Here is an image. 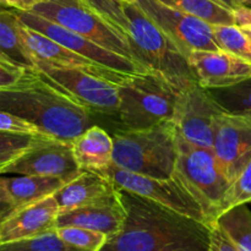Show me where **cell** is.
Instances as JSON below:
<instances>
[{
  "label": "cell",
  "mask_w": 251,
  "mask_h": 251,
  "mask_svg": "<svg viewBox=\"0 0 251 251\" xmlns=\"http://www.w3.org/2000/svg\"><path fill=\"white\" fill-rule=\"evenodd\" d=\"M119 193L124 225L100 251H208L212 227L124 189Z\"/></svg>",
  "instance_id": "obj_1"
},
{
  "label": "cell",
  "mask_w": 251,
  "mask_h": 251,
  "mask_svg": "<svg viewBox=\"0 0 251 251\" xmlns=\"http://www.w3.org/2000/svg\"><path fill=\"white\" fill-rule=\"evenodd\" d=\"M0 110L25 118L63 141L73 142L93 125L90 110L42 77L38 69L27 71L14 87L0 91Z\"/></svg>",
  "instance_id": "obj_2"
},
{
  "label": "cell",
  "mask_w": 251,
  "mask_h": 251,
  "mask_svg": "<svg viewBox=\"0 0 251 251\" xmlns=\"http://www.w3.org/2000/svg\"><path fill=\"white\" fill-rule=\"evenodd\" d=\"M113 163L152 178H173L178 157V131L173 120L147 129H124L113 134Z\"/></svg>",
  "instance_id": "obj_3"
},
{
  "label": "cell",
  "mask_w": 251,
  "mask_h": 251,
  "mask_svg": "<svg viewBox=\"0 0 251 251\" xmlns=\"http://www.w3.org/2000/svg\"><path fill=\"white\" fill-rule=\"evenodd\" d=\"M124 10L129 19V42L137 64L161 76L179 92L198 82L189 59L139 5L124 4Z\"/></svg>",
  "instance_id": "obj_4"
},
{
  "label": "cell",
  "mask_w": 251,
  "mask_h": 251,
  "mask_svg": "<svg viewBox=\"0 0 251 251\" xmlns=\"http://www.w3.org/2000/svg\"><path fill=\"white\" fill-rule=\"evenodd\" d=\"M179 91L151 71L129 74L119 83L117 115L126 129H147L173 120Z\"/></svg>",
  "instance_id": "obj_5"
},
{
  "label": "cell",
  "mask_w": 251,
  "mask_h": 251,
  "mask_svg": "<svg viewBox=\"0 0 251 251\" xmlns=\"http://www.w3.org/2000/svg\"><path fill=\"white\" fill-rule=\"evenodd\" d=\"M173 178L199 202L211 227L218 220V210L229 180L218 166L212 149L186 141L178 134V157Z\"/></svg>",
  "instance_id": "obj_6"
},
{
  "label": "cell",
  "mask_w": 251,
  "mask_h": 251,
  "mask_svg": "<svg viewBox=\"0 0 251 251\" xmlns=\"http://www.w3.org/2000/svg\"><path fill=\"white\" fill-rule=\"evenodd\" d=\"M31 12L137 63L129 39L100 16L86 0H46L34 6Z\"/></svg>",
  "instance_id": "obj_7"
},
{
  "label": "cell",
  "mask_w": 251,
  "mask_h": 251,
  "mask_svg": "<svg viewBox=\"0 0 251 251\" xmlns=\"http://www.w3.org/2000/svg\"><path fill=\"white\" fill-rule=\"evenodd\" d=\"M37 69L42 77L87 108L91 113H118L119 85L114 81L80 68L39 65Z\"/></svg>",
  "instance_id": "obj_8"
},
{
  "label": "cell",
  "mask_w": 251,
  "mask_h": 251,
  "mask_svg": "<svg viewBox=\"0 0 251 251\" xmlns=\"http://www.w3.org/2000/svg\"><path fill=\"white\" fill-rule=\"evenodd\" d=\"M225 110L207 88L198 82L179 92L173 123L183 139L195 146L212 149L217 117Z\"/></svg>",
  "instance_id": "obj_9"
},
{
  "label": "cell",
  "mask_w": 251,
  "mask_h": 251,
  "mask_svg": "<svg viewBox=\"0 0 251 251\" xmlns=\"http://www.w3.org/2000/svg\"><path fill=\"white\" fill-rule=\"evenodd\" d=\"M100 172L107 174L114 181L117 188L144 196L176 212L208 225L207 218L198 201L174 178L159 179L141 176L119 168L114 163Z\"/></svg>",
  "instance_id": "obj_10"
},
{
  "label": "cell",
  "mask_w": 251,
  "mask_h": 251,
  "mask_svg": "<svg viewBox=\"0 0 251 251\" xmlns=\"http://www.w3.org/2000/svg\"><path fill=\"white\" fill-rule=\"evenodd\" d=\"M137 5L186 58L194 50L221 49L213 34V26L205 20L168 6L159 0H139Z\"/></svg>",
  "instance_id": "obj_11"
},
{
  "label": "cell",
  "mask_w": 251,
  "mask_h": 251,
  "mask_svg": "<svg viewBox=\"0 0 251 251\" xmlns=\"http://www.w3.org/2000/svg\"><path fill=\"white\" fill-rule=\"evenodd\" d=\"M15 12L26 26L46 34L49 38L60 43L61 46L90 59L98 65L123 74H136L146 71L131 59L114 53L109 49H105L104 47L65 28L61 25L47 20L41 15H37L31 11H19V10H15Z\"/></svg>",
  "instance_id": "obj_12"
},
{
  "label": "cell",
  "mask_w": 251,
  "mask_h": 251,
  "mask_svg": "<svg viewBox=\"0 0 251 251\" xmlns=\"http://www.w3.org/2000/svg\"><path fill=\"white\" fill-rule=\"evenodd\" d=\"M1 174L42 176L73 180L81 173L74 154L73 142L44 137L16 161L0 169Z\"/></svg>",
  "instance_id": "obj_13"
},
{
  "label": "cell",
  "mask_w": 251,
  "mask_h": 251,
  "mask_svg": "<svg viewBox=\"0 0 251 251\" xmlns=\"http://www.w3.org/2000/svg\"><path fill=\"white\" fill-rule=\"evenodd\" d=\"M212 150L221 171L230 183L251 158V118L221 113Z\"/></svg>",
  "instance_id": "obj_14"
},
{
  "label": "cell",
  "mask_w": 251,
  "mask_h": 251,
  "mask_svg": "<svg viewBox=\"0 0 251 251\" xmlns=\"http://www.w3.org/2000/svg\"><path fill=\"white\" fill-rule=\"evenodd\" d=\"M188 59L198 83L207 90L232 87L251 78V63L223 49L194 50Z\"/></svg>",
  "instance_id": "obj_15"
},
{
  "label": "cell",
  "mask_w": 251,
  "mask_h": 251,
  "mask_svg": "<svg viewBox=\"0 0 251 251\" xmlns=\"http://www.w3.org/2000/svg\"><path fill=\"white\" fill-rule=\"evenodd\" d=\"M20 31L28 47L29 51L33 55L36 66L46 65L51 68H80L92 71L100 76L109 78L119 85L129 74H123L112 69L104 68L93 63L90 59L70 50L66 47L61 46L54 39L49 38L46 34L26 26L20 20Z\"/></svg>",
  "instance_id": "obj_16"
},
{
  "label": "cell",
  "mask_w": 251,
  "mask_h": 251,
  "mask_svg": "<svg viewBox=\"0 0 251 251\" xmlns=\"http://www.w3.org/2000/svg\"><path fill=\"white\" fill-rule=\"evenodd\" d=\"M60 207L49 196L16 211L0 222V244L28 239L56 229Z\"/></svg>",
  "instance_id": "obj_17"
},
{
  "label": "cell",
  "mask_w": 251,
  "mask_h": 251,
  "mask_svg": "<svg viewBox=\"0 0 251 251\" xmlns=\"http://www.w3.org/2000/svg\"><path fill=\"white\" fill-rule=\"evenodd\" d=\"M68 181L56 176H20L0 179V222L16 211L53 196Z\"/></svg>",
  "instance_id": "obj_18"
},
{
  "label": "cell",
  "mask_w": 251,
  "mask_h": 251,
  "mask_svg": "<svg viewBox=\"0 0 251 251\" xmlns=\"http://www.w3.org/2000/svg\"><path fill=\"white\" fill-rule=\"evenodd\" d=\"M125 216L126 211L118 189L114 194L103 200L60 213L56 228L76 226L102 232L110 238L120 232L124 225Z\"/></svg>",
  "instance_id": "obj_19"
},
{
  "label": "cell",
  "mask_w": 251,
  "mask_h": 251,
  "mask_svg": "<svg viewBox=\"0 0 251 251\" xmlns=\"http://www.w3.org/2000/svg\"><path fill=\"white\" fill-rule=\"evenodd\" d=\"M118 190L114 181L100 171H81L55 194L60 213L76 210L108 198Z\"/></svg>",
  "instance_id": "obj_20"
},
{
  "label": "cell",
  "mask_w": 251,
  "mask_h": 251,
  "mask_svg": "<svg viewBox=\"0 0 251 251\" xmlns=\"http://www.w3.org/2000/svg\"><path fill=\"white\" fill-rule=\"evenodd\" d=\"M73 149L81 171H103L113 164V136L98 125H92L76 137Z\"/></svg>",
  "instance_id": "obj_21"
},
{
  "label": "cell",
  "mask_w": 251,
  "mask_h": 251,
  "mask_svg": "<svg viewBox=\"0 0 251 251\" xmlns=\"http://www.w3.org/2000/svg\"><path fill=\"white\" fill-rule=\"evenodd\" d=\"M0 54L28 69H37L21 31L15 10L2 7L0 12Z\"/></svg>",
  "instance_id": "obj_22"
},
{
  "label": "cell",
  "mask_w": 251,
  "mask_h": 251,
  "mask_svg": "<svg viewBox=\"0 0 251 251\" xmlns=\"http://www.w3.org/2000/svg\"><path fill=\"white\" fill-rule=\"evenodd\" d=\"M239 251H251V212L247 205L230 208L216 222Z\"/></svg>",
  "instance_id": "obj_23"
},
{
  "label": "cell",
  "mask_w": 251,
  "mask_h": 251,
  "mask_svg": "<svg viewBox=\"0 0 251 251\" xmlns=\"http://www.w3.org/2000/svg\"><path fill=\"white\" fill-rule=\"evenodd\" d=\"M163 4L188 14L195 15L206 22L215 25H235L232 10L215 0H159Z\"/></svg>",
  "instance_id": "obj_24"
},
{
  "label": "cell",
  "mask_w": 251,
  "mask_h": 251,
  "mask_svg": "<svg viewBox=\"0 0 251 251\" xmlns=\"http://www.w3.org/2000/svg\"><path fill=\"white\" fill-rule=\"evenodd\" d=\"M208 91L225 112L251 118V78L232 87Z\"/></svg>",
  "instance_id": "obj_25"
},
{
  "label": "cell",
  "mask_w": 251,
  "mask_h": 251,
  "mask_svg": "<svg viewBox=\"0 0 251 251\" xmlns=\"http://www.w3.org/2000/svg\"><path fill=\"white\" fill-rule=\"evenodd\" d=\"M213 34L218 47L251 63V36L237 25H215Z\"/></svg>",
  "instance_id": "obj_26"
},
{
  "label": "cell",
  "mask_w": 251,
  "mask_h": 251,
  "mask_svg": "<svg viewBox=\"0 0 251 251\" xmlns=\"http://www.w3.org/2000/svg\"><path fill=\"white\" fill-rule=\"evenodd\" d=\"M251 202V158L230 181L221 201L218 217L230 208Z\"/></svg>",
  "instance_id": "obj_27"
},
{
  "label": "cell",
  "mask_w": 251,
  "mask_h": 251,
  "mask_svg": "<svg viewBox=\"0 0 251 251\" xmlns=\"http://www.w3.org/2000/svg\"><path fill=\"white\" fill-rule=\"evenodd\" d=\"M0 251H86L73 247L59 237L58 232L51 230L47 234L28 239L0 244Z\"/></svg>",
  "instance_id": "obj_28"
},
{
  "label": "cell",
  "mask_w": 251,
  "mask_h": 251,
  "mask_svg": "<svg viewBox=\"0 0 251 251\" xmlns=\"http://www.w3.org/2000/svg\"><path fill=\"white\" fill-rule=\"evenodd\" d=\"M56 232L64 242L86 251H100L108 240V235L104 233L76 226L59 227Z\"/></svg>",
  "instance_id": "obj_29"
},
{
  "label": "cell",
  "mask_w": 251,
  "mask_h": 251,
  "mask_svg": "<svg viewBox=\"0 0 251 251\" xmlns=\"http://www.w3.org/2000/svg\"><path fill=\"white\" fill-rule=\"evenodd\" d=\"M51 136H33L11 132H0V169L16 161L25 152L33 147L39 140Z\"/></svg>",
  "instance_id": "obj_30"
},
{
  "label": "cell",
  "mask_w": 251,
  "mask_h": 251,
  "mask_svg": "<svg viewBox=\"0 0 251 251\" xmlns=\"http://www.w3.org/2000/svg\"><path fill=\"white\" fill-rule=\"evenodd\" d=\"M98 14L129 39V19L122 0H86Z\"/></svg>",
  "instance_id": "obj_31"
},
{
  "label": "cell",
  "mask_w": 251,
  "mask_h": 251,
  "mask_svg": "<svg viewBox=\"0 0 251 251\" xmlns=\"http://www.w3.org/2000/svg\"><path fill=\"white\" fill-rule=\"evenodd\" d=\"M0 131L19 135H33V136H49L44 134L36 124L19 115L0 110Z\"/></svg>",
  "instance_id": "obj_32"
},
{
  "label": "cell",
  "mask_w": 251,
  "mask_h": 251,
  "mask_svg": "<svg viewBox=\"0 0 251 251\" xmlns=\"http://www.w3.org/2000/svg\"><path fill=\"white\" fill-rule=\"evenodd\" d=\"M28 70H36V69L25 68L0 54V91L7 90L17 85Z\"/></svg>",
  "instance_id": "obj_33"
},
{
  "label": "cell",
  "mask_w": 251,
  "mask_h": 251,
  "mask_svg": "<svg viewBox=\"0 0 251 251\" xmlns=\"http://www.w3.org/2000/svg\"><path fill=\"white\" fill-rule=\"evenodd\" d=\"M208 251H239V249L226 234L225 230L218 225H215L211 230V242Z\"/></svg>",
  "instance_id": "obj_34"
},
{
  "label": "cell",
  "mask_w": 251,
  "mask_h": 251,
  "mask_svg": "<svg viewBox=\"0 0 251 251\" xmlns=\"http://www.w3.org/2000/svg\"><path fill=\"white\" fill-rule=\"evenodd\" d=\"M234 14V22L240 28L251 31V7L238 6L233 11Z\"/></svg>",
  "instance_id": "obj_35"
},
{
  "label": "cell",
  "mask_w": 251,
  "mask_h": 251,
  "mask_svg": "<svg viewBox=\"0 0 251 251\" xmlns=\"http://www.w3.org/2000/svg\"><path fill=\"white\" fill-rule=\"evenodd\" d=\"M2 7H10L19 11H31L34 6L46 0H0Z\"/></svg>",
  "instance_id": "obj_36"
},
{
  "label": "cell",
  "mask_w": 251,
  "mask_h": 251,
  "mask_svg": "<svg viewBox=\"0 0 251 251\" xmlns=\"http://www.w3.org/2000/svg\"><path fill=\"white\" fill-rule=\"evenodd\" d=\"M215 1L218 2V4L223 5V6H226L227 9L232 10V11H234L238 6H240V5H238L234 0H215Z\"/></svg>",
  "instance_id": "obj_37"
},
{
  "label": "cell",
  "mask_w": 251,
  "mask_h": 251,
  "mask_svg": "<svg viewBox=\"0 0 251 251\" xmlns=\"http://www.w3.org/2000/svg\"><path fill=\"white\" fill-rule=\"evenodd\" d=\"M240 6H249L251 7V0H234Z\"/></svg>",
  "instance_id": "obj_38"
},
{
  "label": "cell",
  "mask_w": 251,
  "mask_h": 251,
  "mask_svg": "<svg viewBox=\"0 0 251 251\" xmlns=\"http://www.w3.org/2000/svg\"><path fill=\"white\" fill-rule=\"evenodd\" d=\"M122 1L124 2V4H137L139 0H122Z\"/></svg>",
  "instance_id": "obj_39"
}]
</instances>
